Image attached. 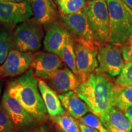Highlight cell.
<instances>
[{"label": "cell", "instance_id": "cell-1", "mask_svg": "<svg viewBox=\"0 0 132 132\" xmlns=\"http://www.w3.org/2000/svg\"><path fill=\"white\" fill-rule=\"evenodd\" d=\"M114 84L105 74L92 73L74 90L101 120L113 105Z\"/></svg>", "mask_w": 132, "mask_h": 132}, {"label": "cell", "instance_id": "cell-2", "mask_svg": "<svg viewBox=\"0 0 132 132\" xmlns=\"http://www.w3.org/2000/svg\"><path fill=\"white\" fill-rule=\"evenodd\" d=\"M6 89L37 122L47 118V111L39 89L38 79L33 69L8 82Z\"/></svg>", "mask_w": 132, "mask_h": 132}, {"label": "cell", "instance_id": "cell-3", "mask_svg": "<svg viewBox=\"0 0 132 132\" xmlns=\"http://www.w3.org/2000/svg\"><path fill=\"white\" fill-rule=\"evenodd\" d=\"M110 16L108 43L122 47L132 39V10L121 0H106Z\"/></svg>", "mask_w": 132, "mask_h": 132}, {"label": "cell", "instance_id": "cell-4", "mask_svg": "<svg viewBox=\"0 0 132 132\" xmlns=\"http://www.w3.org/2000/svg\"><path fill=\"white\" fill-rule=\"evenodd\" d=\"M44 37L42 24L35 18L20 23L12 35L13 49L23 52H37Z\"/></svg>", "mask_w": 132, "mask_h": 132}, {"label": "cell", "instance_id": "cell-5", "mask_svg": "<svg viewBox=\"0 0 132 132\" xmlns=\"http://www.w3.org/2000/svg\"><path fill=\"white\" fill-rule=\"evenodd\" d=\"M85 11L97 42L100 45L108 43L110 16L106 0L89 1Z\"/></svg>", "mask_w": 132, "mask_h": 132}, {"label": "cell", "instance_id": "cell-6", "mask_svg": "<svg viewBox=\"0 0 132 132\" xmlns=\"http://www.w3.org/2000/svg\"><path fill=\"white\" fill-rule=\"evenodd\" d=\"M61 20L75 41L98 47L101 45L96 40L85 9L67 15H61Z\"/></svg>", "mask_w": 132, "mask_h": 132}, {"label": "cell", "instance_id": "cell-7", "mask_svg": "<svg viewBox=\"0 0 132 132\" xmlns=\"http://www.w3.org/2000/svg\"><path fill=\"white\" fill-rule=\"evenodd\" d=\"M1 104L12 120L17 131H31L37 122L21 103L10 94L7 89L4 92Z\"/></svg>", "mask_w": 132, "mask_h": 132}, {"label": "cell", "instance_id": "cell-8", "mask_svg": "<svg viewBox=\"0 0 132 132\" xmlns=\"http://www.w3.org/2000/svg\"><path fill=\"white\" fill-rule=\"evenodd\" d=\"M97 59L98 67L95 71L111 77L119 75L125 64L120 48L109 43L100 46Z\"/></svg>", "mask_w": 132, "mask_h": 132}, {"label": "cell", "instance_id": "cell-9", "mask_svg": "<svg viewBox=\"0 0 132 132\" xmlns=\"http://www.w3.org/2000/svg\"><path fill=\"white\" fill-rule=\"evenodd\" d=\"M99 47L77 41L74 42L77 77L80 82L84 81L98 68L97 54Z\"/></svg>", "mask_w": 132, "mask_h": 132}, {"label": "cell", "instance_id": "cell-10", "mask_svg": "<svg viewBox=\"0 0 132 132\" xmlns=\"http://www.w3.org/2000/svg\"><path fill=\"white\" fill-rule=\"evenodd\" d=\"M34 56L32 52H23L12 49L3 65L0 66L1 76L15 77L21 75L31 67Z\"/></svg>", "mask_w": 132, "mask_h": 132}, {"label": "cell", "instance_id": "cell-11", "mask_svg": "<svg viewBox=\"0 0 132 132\" xmlns=\"http://www.w3.org/2000/svg\"><path fill=\"white\" fill-rule=\"evenodd\" d=\"M33 15L31 1L12 2L0 0V21L10 24H20Z\"/></svg>", "mask_w": 132, "mask_h": 132}, {"label": "cell", "instance_id": "cell-12", "mask_svg": "<svg viewBox=\"0 0 132 132\" xmlns=\"http://www.w3.org/2000/svg\"><path fill=\"white\" fill-rule=\"evenodd\" d=\"M63 66L64 62L58 55L41 52L34 56L31 67L34 69L36 77L47 81L56 71Z\"/></svg>", "mask_w": 132, "mask_h": 132}, {"label": "cell", "instance_id": "cell-13", "mask_svg": "<svg viewBox=\"0 0 132 132\" xmlns=\"http://www.w3.org/2000/svg\"><path fill=\"white\" fill-rule=\"evenodd\" d=\"M71 33L60 23L55 21L45 26L43 45L45 51L58 55Z\"/></svg>", "mask_w": 132, "mask_h": 132}, {"label": "cell", "instance_id": "cell-14", "mask_svg": "<svg viewBox=\"0 0 132 132\" xmlns=\"http://www.w3.org/2000/svg\"><path fill=\"white\" fill-rule=\"evenodd\" d=\"M47 81L53 89L60 94L75 90L80 83L77 75L67 66L56 71Z\"/></svg>", "mask_w": 132, "mask_h": 132}, {"label": "cell", "instance_id": "cell-15", "mask_svg": "<svg viewBox=\"0 0 132 132\" xmlns=\"http://www.w3.org/2000/svg\"><path fill=\"white\" fill-rule=\"evenodd\" d=\"M38 85L48 114L52 118L65 114V109L62 106L61 102L55 90L42 79H38Z\"/></svg>", "mask_w": 132, "mask_h": 132}, {"label": "cell", "instance_id": "cell-16", "mask_svg": "<svg viewBox=\"0 0 132 132\" xmlns=\"http://www.w3.org/2000/svg\"><path fill=\"white\" fill-rule=\"evenodd\" d=\"M58 96L64 108L69 115L76 120L80 119L90 111L87 104L79 97L74 90L61 94Z\"/></svg>", "mask_w": 132, "mask_h": 132}, {"label": "cell", "instance_id": "cell-17", "mask_svg": "<svg viewBox=\"0 0 132 132\" xmlns=\"http://www.w3.org/2000/svg\"><path fill=\"white\" fill-rule=\"evenodd\" d=\"M33 15L42 25L57 21V10L50 0H31Z\"/></svg>", "mask_w": 132, "mask_h": 132}, {"label": "cell", "instance_id": "cell-18", "mask_svg": "<svg viewBox=\"0 0 132 132\" xmlns=\"http://www.w3.org/2000/svg\"><path fill=\"white\" fill-rule=\"evenodd\" d=\"M101 121L108 132H130L132 129V125L125 114L114 106Z\"/></svg>", "mask_w": 132, "mask_h": 132}, {"label": "cell", "instance_id": "cell-19", "mask_svg": "<svg viewBox=\"0 0 132 132\" xmlns=\"http://www.w3.org/2000/svg\"><path fill=\"white\" fill-rule=\"evenodd\" d=\"M113 105L122 113L132 107V86H119L113 89Z\"/></svg>", "mask_w": 132, "mask_h": 132}, {"label": "cell", "instance_id": "cell-20", "mask_svg": "<svg viewBox=\"0 0 132 132\" xmlns=\"http://www.w3.org/2000/svg\"><path fill=\"white\" fill-rule=\"evenodd\" d=\"M74 40L73 36L71 35L69 36L67 40L61 50L58 54L59 57L62 61L64 63L67 65V67L70 69L77 77V70L76 67V56L74 48Z\"/></svg>", "mask_w": 132, "mask_h": 132}, {"label": "cell", "instance_id": "cell-21", "mask_svg": "<svg viewBox=\"0 0 132 132\" xmlns=\"http://www.w3.org/2000/svg\"><path fill=\"white\" fill-rule=\"evenodd\" d=\"M61 15L74 14L85 9L86 0H55Z\"/></svg>", "mask_w": 132, "mask_h": 132}, {"label": "cell", "instance_id": "cell-22", "mask_svg": "<svg viewBox=\"0 0 132 132\" xmlns=\"http://www.w3.org/2000/svg\"><path fill=\"white\" fill-rule=\"evenodd\" d=\"M53 119L64 132H81L79 123L70 115L65 113L60 116L53 117Z\"/></svg>", "mask_w": 132, "mask_h": 132}, {"label": "cell", "instance_id": "cell-23", "mask_svg": "<svg viewBox=\"0 0 132 132\" xmlns=\"http://www.w3.org/2000/svg\"><path fill=\"white\" fill-rule=\"evenodd\" d=\"M12 35L6 29H0V65L3 64L10 51L13 49Z\"/></svg>", "mask_w": 132, "mask_h": 132}, {"label": "cell", "instance_id": "cell-24", "mask_svg": "<svg viewBox=\"0 0 132 132\" xmlns=\"http://www.w3.org/2000/svg\"><path fill=\"white\" fill-rule=\"evenodd\" d=\"M114 85L119 86H132V61L125 62L121 72L116 79Z\"/></svg>", "mask_w": 132, "mask_h": 132}, {"label": "cell", "instance_id": "cell-25", "mask_svg": "<svg viewBox=\"0 0 132 132\" xmlns=\"http://www.w3.org/2000/svg\"><path fill=\"white\" fill-rule=\"evenodd\" d=\"M79 120V122L94 128L98 132H108L100 119L93 113H87Z\"/></svg>", "mask_w": 132, "mask_h": 132}, {"label": "cell", "instance_id": "cell-26", "mask_svg": "<svg viewBox=\"0 0 132 132\" xmlns=\"http://www.w3.org/2000/svg\"><path fill=\"white\" fill-rule=\"evenodd\" d=\"M14 125L7 112L0 104V132H15Z\"/></svg>", "mask_w": 132, "mask_h": 132}, {"label": "cell", "instance_id": "cell-27", "mask_svg": "<svg viewBox=\"0 0 132 132\" xmlns=\"http://www.w3.org/2000/svg\"><path fill=\"white\" fill-rule=\"evenodd\" d=\"M79 125H80V128L81 132H98L97 130L92 128L86 126L82 123L79 122Z\"/></svg>", "mask_w": 132, "mask_h": 132}, {"label": "cell", "instance_id": "cell-28", "mask_svg": "<svg viewBox=\"0 0 132 132\" xmlns=\"http://www.w3.org/2000/svg\"><path fill=\"white\" fill-rule=\"evenodd\" d=\"M125 116L132 125V107L128 109V110L125 113Z\"/></svg>", "mask_w": 132, "mask_h": 132}, {"label": "cell", "instance_id": "cell-29", "mask_svg": "<svg viewBox=\"0 0 132 132\" xmlns=\"http://www.w3.org/2000/svg\"><path fill=\"white\" fill-rule=\"evenodd\" d=\"M30 132H47V129L44 126H42L39 128L32 130Z\"/></svg>", "mask_w": 132, "mask_h": 132}, {"label": "cell", "instance_id": "cell-30", "mask_svg": "<svg viewBox=\"0 0 132 132\" xmlns=\"http://www.w3.org/2000/svg\"><path fill=\"white\" fill-rule=\"evenodd\" d=\"M121 1L132 10V0H121Z\"/></svg>", "mask_w": 132, "mask_h": 132}, {"label": "cell", "instance_id": "cell-31", "mask_svg": "<svg viewBox=\"0 0 132 132\" xmlns=\"http://www.w3.org/2000/svg\"><path fill=\"white\" fill-rule=\"evenodd\" d=\"M7 1H12V2L20 3V2H23V1H31V0H7Z\"/></svg>", "mask_w": 132, "mask_h": 132}, {"label": "cell", "instance_id": "cell-32", "mask_svg": "<svg viewBox=\"0 0 132 132\" xmlns=\"http://www.w3.org/2000/svg\"><path fill=\"white\" fill-rule=\"evenodd\" d=\"M3 82L1 80H0V97H1V92H2V88H3Z\"/></svg>", "mask_w": 132, "mask_h": 132}, {"label": "cell", "instance_id": "cell-33", "mask_svg": "<svg viewBox=\"0 0 132 132\" xmlns=\"http://www.w3.org/2000/svg\"><path fill=\"white\" fill-rule=\"evenodd\" d=\"M53 132H64L63 131H61V130H55V131H53Z\"/></svg>", "mask_w": 132, "mask_h": 132}, {"label": "cell", "instance_id": "cell-34", "mask_svg": "<svg viewBox=\"0 0 132 132\" xmlns=\"http://www.w3.org/2000/svg\"><path fill=\"white\" fill-rule=\"evenodd\" d=\"M0 76H1V70H0Z\"/></svg>", "mask_w": 132, "mask_h": 132}, {"label": "cell", "instance_id": "cell-35", "mask_svg": "<svg viewBox=\"0 0 132 132\" xmlns=\"http://www.w3.org/2000/svg\"><path fill=\"white\" fill-rule=\"evenodd\" d=\"M90 1H92V0H90Z\"/></svg>", "mask_w": 132, "mask_h": 132}, {"label": "cell", "instance_id": "cell-36", "mask_svg": "<svg viewBox=\"0 0 132 132\" xmlns=\"http://www.w3.org/2000/svg\"><path fill=\"white\" fill-rule=\"evenodd\" d=\"M50 1H52V0H50Z\"/></svg>", "mask_w": 132, "mask_h": 132}]
</instances>
